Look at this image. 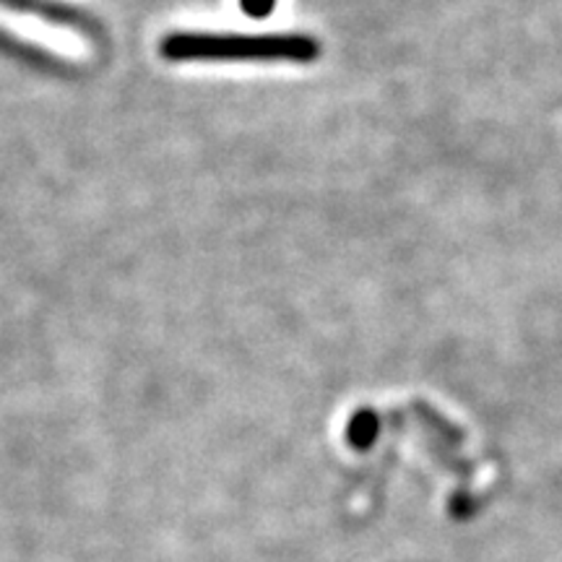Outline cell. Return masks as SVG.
Listing matches in <instances>:
<instances>
[{
  "instance_id": "obj_1",
  "label": "cell",
  "mask_w": 562,
  "mask_h": 562,
  "mask_svg": "<svg viewBox=\"0 0 562 562\" xmlns=\"http://www.w3.org/2000/svg\"><path fill=\"white\" fill-rule=\"evenodd\" d=\"M161 58L188 60H290L313 63L321 58V42L311 34H209L175 32L159 45Z\"/></svg>"
},
{
  "instance_id": "obj_3",
  "label": "cell",
  "mask_w": 562,
  "mask_h": 562,
  "mask_svg": "<svg viewBox=\"0 0 562 562\" xmlns=\"http://www.w3.org/2000/svg\"><path fill=\"white\" fill-rule=\"evenodd\" d=\"M240 9L252 19H266L277 9V0H240Z\"/></svg>"
},
{
  "instance_id": "obj_2",
  "label": "cell",
  "mask_w": 562,
  "mask_h": 562,
  "mask_svg": "<svg viewBox=\"0 0 562 562\" xmlns=\"http://www.w3.org/2000/svg\"><path fill=\"white\" fill-rule=\"evenodd\" d=\"M375 432H378V419L372 417L370 412H360L355 419H351L349 435L357 446H370L372 438H375Z\"/></svg>"
}]
</instances>
